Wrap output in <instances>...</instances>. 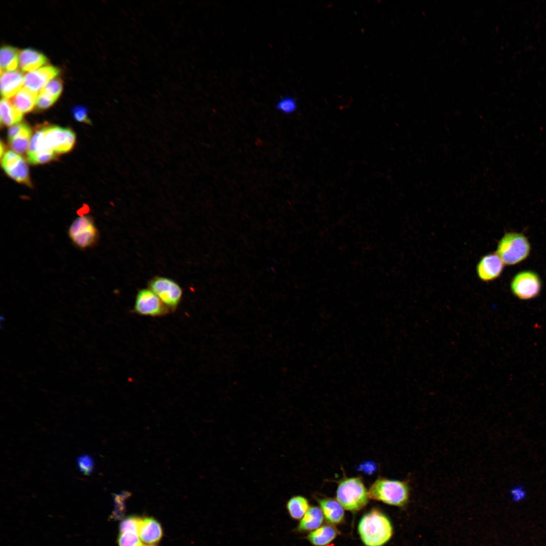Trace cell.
I'll list each match as a JSON object with an SVG mask.
<instances>
[{
	"mask_svg": "<svg viewBox=\"0 0 546 546\" xmlns=\"http://www.w3.org/2000/svg\"><path fill=\"white\" fill-rule=\"evenodd\" d=\"M133 310L139 315L151 317L162 316L170 311L149 288L142 289L138 292Z\"/></svg>",
	"mask_w": 546,
	"mask_h": 546,
	"instance_id": "obj_8",
	"label": "cell"
},
{
	"mask_svg": "<svg viewBox=\"0 0 546 546\" xmlns=\"http://www.w3.org/2000/svg\"><path fill=\"white\" fill-rule=\"evenodd\" d=\"M62 89V80L60 78H55L49 81L41 91L57 100L60 96Z\"/></svg>",
	"mask_w": 546,
	"mask_h": 546,
	"instance_id": "obj_28",
	"label": "cell"
},
{
	"mask_svg": "<svg viewBox=\"0 0 546 546\" xmlns=\"http://www.w3.org/2000/svg\"><path fill=\"white\" fill-rule=\"evenodd\" d=\"M309 508L307 499L301 495L291 497L286 504L289 515L293 519L296 520H301Z\"/></svg>",
	"mask_w": 546,
	"mask_h": 546,
	"instance_id": "obj_22",
	"label": "cell"
},
{
	"mask_svg": "<svg viewBox=\"0 0 546 546\" xmlns=\"http://www.w3.org/2000/svg\"><path fill=\"white\" fill-rule=\"evenodd\" d=\"M358 531L366 546H383L392 537L393 527L385 514L377 509H373L361 517Z\"/></svg>",
	"mask_w": 546,
	"mask_h": 546,
	"instance_id": "obj_1",
	"label": "cell"
},
{
	"mask_svg": "<svg viewBox=\"0 0 546 546\" xmlns=\"http://www.w3.org/2000/svg\"><path fill=\"white\" fill-rule=\"evenodd\" d=\"M511 494L514 501L521 500L526 495L525 491L522 487L520 486L514 487L511 491Z\"/></svg>",
	"mask_w": 546,
	"mask_h": 546,
	"instance_id": "obj_35",
	"label": "cell"
},
{
	"mask_svg": "<svg viewBox=\"0 0 546 546\" xmlns=\"http://www.w3.org/2000/svg\"><path fill=\"white\" fill-rule=\"evenodd\" d=\"M141 518L130 516L125 518L120 523L119 531H133L138 532Z\"/></svg>",
	"mask_w": 546,
	"mask_h": 546,
	"instance_id": "obj_29",
	"label": "cell"
},
{
	"mask_svg": "<svg viewBox=\"0 0 546 546\" xmlns=\"http://www.w3.org/2000/svg\"><path fill=\"white\" fill-rule=\"evenodd\" d=\"M20 51L10 46H4L1 49V73L6 71L16 70L19 64Z\"/></svg>",
	"mask_w": 546,
	"mask_h": 546,
	"instance_id": "obj_21",
	"label": "cell"
},
{
	"mask_svg": "<svg viewBox=\"0 0 546 546\" xmlns=\"http://www.w3.org/2000/svg\"><path fill=\"white\" fill-rule=\"evenodd\" d=\"M370 498L362 480L359 477L345 478L339 483L336 499L343 508L355 512L361 510Z\"/></svg>",
	"mask_w": 546,
	"mask_h": 546,
	"instance_id": "obj_3",
	"label": "cell"
},
{
	"mask_svg": "<svg viewBox=\"0 0 546 546\" xmlns=\"http://www.w3.org/2000/svg\"><path fill=\"white\" fill-rule=\"evenodd\" d=\"M42 128L49 144L56 153H65L72 150L76 135L71 129L57 125H48Z\"/></svg>",
	"mask_w": 546,
	"mask_h": 546,
	"instance_id": "obj_9",
	"label": "cell"
},
{
	"mask_svg": "<svg viewBox=\"0 0 546 546\" xmlns=\"http://www.w3.org/2000/svg\"><path fill=\"white\" fill-rule=\"evenodd\" d=\"M510 287L512 292L516 297L522 300H529L539 294L541 281L536 272L524 270L514 277Z\"/></svg>",
	"mask_w": 546,
	"mask_h": 546,
	"instance_id": "obj_7",
	"label": "cell"
},
{
	"mask_svg": "<svg viewBox=\"0 0 546 546\" xmlns=\"http://www.w3.org/2000/svg\"><path fill=\"white\" fill-rule=\"evenodd\" d=\"M376 469L377 466L376 464L371 461L363 462L357 468L359 471H362L367 474H372L376 471Z\"/></svg>",
	"mask_w": 546,
	"mask_h": 546,
	"instance_id": "obj_33",
	"label": "cell"
},
{
	"mask_svg": "<svg viewBox=\"0 0 546 546\" xmlns=\"http://www.w3.org/2000/svg\"><path fill=\"white\" fill-rule=\"evenodd\" d=\"M37 96V93L24 87L13 97L11 102L18 111L26 113L34 109Z\"/></svg>",
	"mask_w": 546,
	"mask_h": 546,
	"instance_id": "obj_19",
	"label": "cell"
},
{
	"mask_svg": "<svg viewBox=\"0 0 546 546\" xmlns=\"http://www.w3.org/2000/svg\"><path fill=\"white\" fill-rule=\"evenodd\" d=\"M338 534V530L333 525H325L311 531L306 538L314 546H325L333 541Z\"/></svg>",
	"mask_w": 546,
	"mask_h": 546,
	"instance_id": "obj_18",
	"label": "cell"
},
{
	"mask_svg": "<svg viewBox=\"0 0 546 546\" xmlns=\"http://www.w3.org/2000/svg\"><path fill=\"white\" fill-rule=\"evenodd\" d=\"M368 494L370 498L402 507L407 504L410 498L408 481L379 478L371 486Z\"/></svg>",
	"mask_w": 546,
	"mask_h": 546,
	"instance_id": "obj_2",
	"label": "cell"
},
{
	"mask_svg": "<svg viewBox=\"0 0 546 546\" xmlns=\"http://www.w3.org/2000/svg\"><path fill=\"white\" fill-rule=\"evenodd\" d=\"M324 517L320 508L311 507L300 520L296 530L298 532L312 531L320 527L323 522Z\"/></svg>",
	"mask_w": 546,
	"mask_h": 546,
	"instance_id": "obj_17",
	"label": "cell"
},
{
	"mask_svg": "<svg viewBox=\"0 0 546 546\" xmlns=\"http://www.w3.org/2000/svg\"><path fill=\"white\" fill-rule=\"evenodd\" d=\"M48 62V58L35 50L26 49L20 52L19 64L23 71H34Z\"/></svg>",
	"mask_w": 546,
	"mask_h": 546,
	"instance_id": "obj_16",
	"label": "cell"
},
{
	"mask_svg": "<svg viewBox=\"0 0 546 546\" xmlns=\"http://www.w3.org/2000/svg\"><path fill=\"white\" fill-rule=\"evenodd\" d=\"M148 286L170 311L177 309L181 300L183 290L175 281L165 277L156 276L150 280Z\"/></svg>",
	"mask_w": 546,
	"mask_h": 546,
	"instance_id": "obj_6",
	"label": "cell"
},
{
	"mask_svg": "<svg viewBox=\"0 0 546 546\" xmlns=\"http://www.w3.org/2000/svg\"><path fill=\"white\" fill-rule=\"evenodd\" d=\"M504 264L496 253L486 254L478 262L476 266L477 276L483 282L492 281L500 276Z\"/></svg>",
	"mask_w": 546,
	"mask_h": 546,
	"instance_id": "obj_11",
	"label": "cell"
},
{
	"mask_svg": "<svg viewBox=\"0 0 546 546\" xmlns=\"http://www.w3.org/2000/svg\"><path fill=\"white\" fill-rule=\"evenodd\" d=\"M68 235L76 247L85 249L97 243L99 234L93 219L90 216L82 215L75 218L70 224Z\"/></svg>",
	"mask_w": 546,
	"mask_h": 546,
	"instance_id": "obj_5",
	"label": "cell"
},
{
	"mask_svg": "<svg viewBox=\"0 0 546 546\" xmlns=\"http://www.w3.org/2000/svg\"><path fill=\"white\" fill-rule=\"evenodd\" d=\"M57 100L41 91L38 95L36 106L39 110H44L50 107Z\"/></svg>",
	"mask_w": 546,
	"mask_h": 546,
	"instance_id": "obj_32",
	"label": "cell"
},
{
	"mask_svg": "<svg viewBox=\"0 0 546 546\" xmlns=\"http://www.w3.org/2000/svg\"><path fill=\"white\" fill-rule=\"evenodd\" d=\"M60 72L59 68L51 65L30 71L24 76L25 87L38 94L49 81L58 76Z\"/></svg>",
	"mask_w": 546,
	"mask_h": 546,
	"instance_id": "obj_12",
	"label": "cell"
},
{
	"mask_svg": "<svg viewBox=\"0 0 546 546\" xmlns=\"http://www.w3.org/2000/svg\"><path fill=\"white\" fill-rule=\"evenodd\" d=\"M276 108L281 113L290 114L295 112L297 108L296 101L292 97L285 96L281 98L276 104Z\"/></svg>",
	"mask_w": 546,
	"mask_h": 546,
	"instance_id": "obj_27",
	"label": "cell"
},
{
	"mask_svg": "<svg viewBox=\"0 0 546 546\" xmlns=\"http://www.w3.org/2000/svg\"><path fill=\"white\" fill-rule=\"evenodd\" d=\"M530 250V243L524 234L508 232L499 241L496 253L505 264L513 265L526 259Z\"/></svg>",
	"mask_w": 546,
	"mask_h": 546,
	"instance_id": "obj_4",
	"label": "cell"
},
{
	"mask_svg": "<svg viewBox=\"0 0 546 546\" xmlns=\"http://www.w3.org/2000/svg\"><path fill=\"white\" fill-rule=\"evenodd\" d=\"M45 151L54 150L49 144L41 127L37 130L32 136L27 150V154Z\"/></svg>",
	"mask_w": 546,
	"mask_h": 546,
	"instance_id": "obj_24",
	"label": "cell"
},
{
	"mask_svg": "<svg viewBox=\"0 0 546 546\" xmlns=\"http://www.w3.org/2000/svg\"><path fill=\"white\" fill-rule=\"evenodd\" d=\"M77 464L79 470L85 475H88L93 471L94 462L92 458L88 456L83 455L78 457Z\"/></svg>",
	"mask_w": 546,
	"mask_h": 546,
	"instance_id": "obj_30",
	"label": "cell"
},
{
	"mask_svg": "<svg viewBox=\"0 0 546 546\" xmlns=\"http://www.w3.org/2000/svg\"><path fill=\"white\" fill-rule=\"evenodd\" d=\"M23 114L14 106L11 100L3 98L1 101V125H13L19 123Z\"/></svg>",
	"mask_w": 546,
	"mask_h": 546,
	"instance_id": "obj_20",
	"label": "cell"
},
{
	"mask_svg": "<svg viewBox=\"0 0 546 546\" xmlns=\"http://www.w3.org/2000/svg\"><path fill=\"white\" fill-rule=\"evenodd\" d=\"M1 165L9 176L18 183L31 186L28 166L19 154L7 151L1 160Z\"/></svg>",
	"mask_w": 546,
	"mask_h": 546,
	"instance_id": "obj_10",
	"label": "cell"
},
{
	"mask_svg": "<svg viewBox=\"0 0 546 546\" xmlns=\"http://www.w3.org/2000/svg\"><path fill=\"white\" fill-rule=\"evenodd\" d=\"M147 546H155V545H147Z\"/></svg>",
	"mask_w": 546,
	"mask_h": 546,
	"instance_id": "obj_37",
	"label": "cell"
},
{
	"mask_svg": "<svg viewBox=\"0 0 546 546\" xmlns=\"http://www.w3.org/2000/svg\"><path fill=\"white\" fill-rule=\"evenodd\" d=\"M317 502L324 517L330 524H339L344 521V508L337 500L330 498H324L318 499Z\"/></svg>",
	"mask_w": 546,
	"mask_h": 546,
	"instance_id": "obj_15",
	"label": "cell"
},
{
	"mask_svg": "<svg viewBox=\"0 0 546 546\" xmlns=\"http://www.w3.org/2000/svg\"><path fill=\"white\" fill-rule=\"evenodd\" d=\"M25 122H19L13 125L8 130V138L9 141L15 137L22 129Z\"/></svg>",
	"mask_w": 546,
	"mask_h": 546,
	"instance_id": "obj_34",
	"label": "cell"
},
{
	"mask_svg": "<svg viewBox=\"0 0 546 546\" xmlns=\"http://www.w3.org/2000/svg\"><path fill=\"white\" fill-rule=\"evenodd\" d=\"M4 151H5V147H4V145H3L2 142H1V158H2L3 155L5 154Z\"/></svg>",
	"mask_w": 546,
	"mask_h": 546,
	"instance_id": "obj_36",
	"label": "cell"
},
{
	"mask_svg": "<svg viewBox=\"0 0 546 546\" xmlns=\"http://www.w3.org/2000/svg\"><path fill=\"white\" fill-rule=\"evenodd\" d=\"M117 541L119 546H144L138 532L133 531L120 532Z\"/></svg>",
	"mask_w": 546,
	"mask_h": 546,
	"instance_id": "obj_25",
	"label": "cell"
},
{
	"mask_svg": "<svg viewBox=\"0 0 546 546\" xmlns=\"http://www.w3.org/2000/svg\"><path fill=\"white\" fill-rule=\"evenodd\" d=\"M138 535L143 542L153 544L161 540L163 535L162 529L160 524L154 518H141Z\"/></svg>",
	"mask_w": 546,
	"mask_h": 546,
	"instance_id": "obj_14",
	"label": "cell"
},
{
	"mask_svg": "<svg viewBox=\"0 0 546 546\" xmlns=\"http://www.w3.org/2000/svg\"><path fill=\"white\" fill-rule=\"evenodd\" d=\"M32 131L31 127L26 123L18 134L9 141L11 148L15 153L23 154L28 149Z\"/></svg>",
	"mask_w": 546,
	"mask_h": 546,
	"instance_id": "obj_23",
	"label": "cell"
},
{
	"mask_svg": "<svg viewBox=\"0 0 546 546\" xmlns=\"http://www.w3.org/2000/svg\"><path fill=\"white\" fill-rule=\"evenodd\" d=\"M24 82V76L19 70L6 71L1 73V93L3 98L13 97Z\"/></svg>",
	"mask_w": 546,
	"mask_h": 546,
	"instance_id": "obj_13",
	"label": "cell"
},
{
	"mask_svg": "<svg viewBox=\"0 0 546 546\" xmlns=\"http://www.w3.org/2000/svg\"><path fill=\"white\" fill-rule=\"evenodd\" d=\"M72 113L76 121L92 124L91 120L88 116L87 109L85 107L80 105L75 106L72 110Z\"/></svg>",
	"mask_w": 546,
	"mask_h": 546,
	"instance_id": "obj_31",
	"label": "cell"
},
{
	"mask_svg": "<svg viewBox=\"0 0 546 546\" xmlns=\"http://www.w3.org/2000/svg\"><path fill=\"white\" fill-rule=\"evenodd\" d=\"M54 151H45L27 154V160L31 164H43L53 160L56 157Z\"/></svg>",
	"mask_w": 546,
	"mask_h": 546,
	"instance_id": "obj_26",
	"label": "cell"
}]
</instances>
